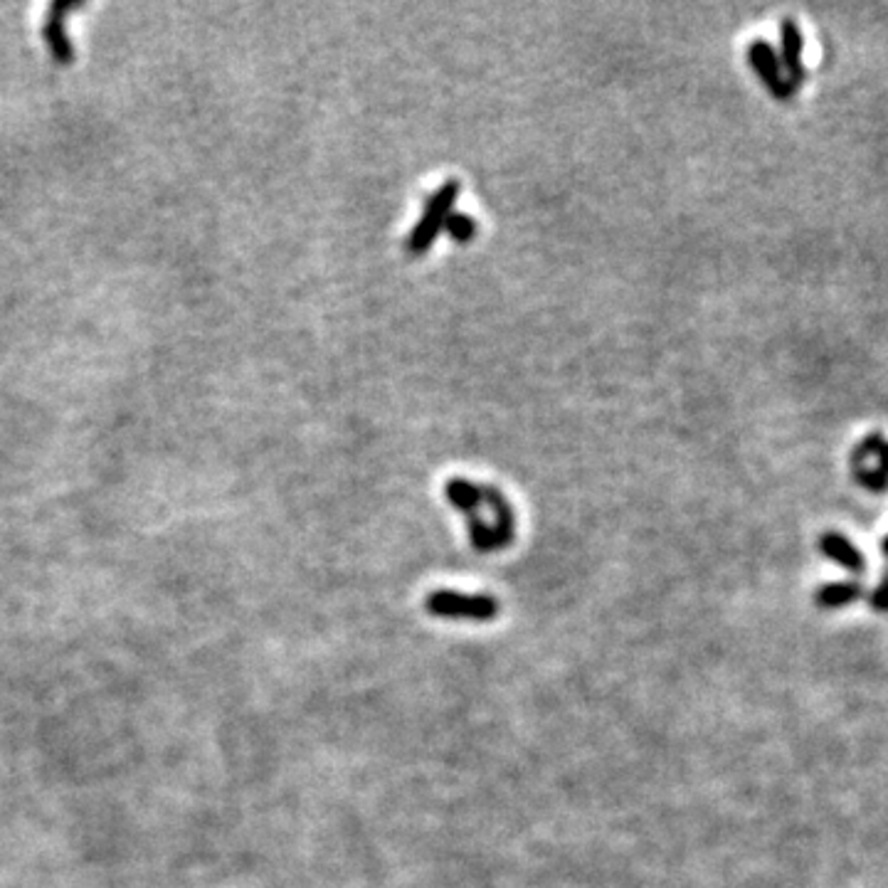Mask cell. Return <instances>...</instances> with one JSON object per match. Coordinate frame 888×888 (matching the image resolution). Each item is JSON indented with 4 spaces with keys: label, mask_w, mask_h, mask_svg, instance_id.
I'll return each mask as SVG.
<instances>
[{
    "label": "cell",
    "mask_w": 888,
    "mask_h": 888,
    "mask_svg": "<svg viewBox=\"0 0 888 888\" xmlns=\"http://www.w3.org/2000/svg\"><path fill=\"white\" fill-rule=\"evenodd\" d=\"M486 508L492 512V522L484 518H467L469 544L479 554H499L508 548L516 538V512L512 502L506 499L502 489L484 484Z\"/></svg>",
    "instance_id": "obj_1"
},
{
    "label": "cell",
    "mask_w": 888,
    "mask_h": 888,
    "mask_svg": "<svg viewBox=\"0 0 888 888\" xmlns=\"http://www.w3.org/2000/svg\"><path fill=\"white\" fill-rule=\"evenodd\" d=\"M425 610L440 620L457 622H492L499 615L502 605L494 595L486 592H460V590H432L425 598Z\"/></svg>",
    "instance_id": "obj_2"
},
{
    "label": "cell",
    "mask_w": 888,
    "mask_h": 888,
    "mask_svg": "<svg viewBox=\"0 0 888 888\" xmlns=\"http://www.w3.org/2000/svg\"><path fill=\"white\" fill-rule=\"evenodd\" d=\"M462 193L460 180H447L442 183V186L430 195L427 203H425V210H422V218L417 220V225L410 230L407 237V252L410 255H425L432 245L437 242L440 233H444V225H447L450 215L454 213V205H457V198Z\"/></svg>",
    "instance_id": "obj_3"
},
{
    "label": "cell",
    "mask_w": 888,
    "mask_h": 888,
    "mask_svg": "<svg viewBox=\"0 0 888 888\" xmlns=\"http://www.w3.org/2000/svg\"><path fill=\"white\" fill-rule=\"evenodd\" d=\"M748 62L751 68L755 70L757 78L765 84V90L771 92L777 102H789L795 96V86L787 82V78L783 74V68H779V58L777 52L773 50V45L767 40H753L748 45Z\"/></svg>",
    "instance_id": "obj_4"
},
{
    "label": "cell",
    "mask_w": 888,
    "mask_h": 888,
    "mask_svg": "<svg viewBox=\"0 0 888 888\" xmlns=\"http://www.w3.org/2000/svg\"><path fill=\"white\" fill-rule=\"evenodd\" d=\"M779 40H783V45H779V55H777L779 68L785 70L787 82L797 90V86L807 80V70L803 68L805 40L793 18L783 20V25H779Z\"/></svg>",
    "instance_id": "obj_5"
},
{
    "label": "cell",
    "mask_w": 888,
    "mask_h": 888,
    "mask_svg": "<svg viewBox=\"0 0 888 888\" xmlns=\"http://www.w3.org/2000/svg\"><path fill=\"white\" fill-rule=\"evenodd\" d=\"M78 3H55L48 16V23L42 28V35L48 40V48L52 52V58L60 64H70L74 58V50L68 40V32H64V16L78 10Z\"/></svg>",
    "instance_id": "obj_6"
},
{
    "label": "cell",
    "mask_w": 888,
    "mask_h": 888,
    "mask_svg": "<svg viewBox=\"0 0 888 888\" xmlns=\"http://www.w3.org/2000/svg\"><path fill=\"white\" fill-rule=\"evenodd\" d=\"M444 499L452 508L467 518L479 514L484 508V484H474L469 479H450L444 484Z\"/></svg>",
    "instance_id": "obj_7"
},
{
    "label": "cell",
    "mask_w": 888,
    "mask_h": 888,
    "mask_svg": "<svg viewBox=\"0 0 888 888\" xmlns=\"http://www.w3.org/2000/svg\"><path fill=\"white\" fill-rule=\"evenodd\" d=\"M819 548L829 560L839 562V566L847 568L849 572H861L866 568L861 550L854 546L849 538H844L841 534H825L819 540Z\"/></svg>",
    "instance_id": "obj_8"
},
{
    "label": "cell",
    "mask_w": 888,
    "mask_h": 888,
    "mask_svg": "<svg viewBox=\"0 0 888 888\" xmlns=\"http://www.w3.org/2000/svg\"><path fill=\"white\" fill-rule=\"evenodd\" d=\"M861 592V585L857 582H829L819 588L817 605L819 608H844V605L857 602Z\"/></svg>",
    "instance_id": "obj_9"
},
{
    "label": "cell",
    "mask_w": 888,
    "mask_h": 888,
    "mask_svg": "<svg viewBox=\"0 0 888 888\" xmlns=\"http://www.w3.org/2000/svg\"><path fill=\"white\" fill-rule=\"evenodd\" d=\"M476 230H479V225H476V220L472 218V215H467V213H457L454 210L452 215H450V220H447V225H444V233H447L454 242L457 245H467V242H472L474 240V235H476Z\"/></svg>",
    "instance_id": "obj_10"
},
{
    "label": "cell",
    "mask_w": 888,
    "mask_h": 888,
    "mask_svg": "<svg viewBox=\"0 0 888 888\" xmlns=\"http://www.w3.org/2000/svg\"><path fill=\"white\" fill-rule=\"evenodd\" d=\"M884 444H886V440H884L881 432H871V435H866V440L851 454L854 464H857V467H861V462L866 457H871V454H879V450L884 447Z\"/></svg>",
    "instance_id": "obj_11"
},
{
    "label": "cell",
    "mask_w": 888,
    "mask_h": 888,
    "mask_svg": "<svg viewBox=\"0 0 888 888\" xmlns=\"http://www.w3.org/2000/svg\"><path fill=\"white\" fill-rule=\"evenodd\" d=\"M857 482L864 486V489L884 492L886 486H888V474H884L881 469H864V467H857Z\"/></svg>",
    "instance_id": "obj_12"
},
{
    "label": "cell",
    "mask_w": 888,
    "mask_h": 888,
    "mask_svg": "<svg viewBox=\"0 0 888 888\" xmlns=\"http://www.w3.org/2000/svg\"><path fill=\"white\" fill-rule=\"evenodd\" d=\"M871 605H874L876 610L888 612V572H886V576H884V580H881L879 588H876V592L871 595Z\"/></svg>",
    "instance_id": "obj_13"
},
{
    "label": "cell",
    "mask_w": 888,
    "mask_h": 888,
    "mask_svg": "<svg viewBox=\"0 0 888 888\" xmlns=\"http://www.w3.org/2000/svg\"><path fill=\"white\" fill-rule=\"evenodd\" d=\"M876 457H879V469L884 474H888V442L879 450V454H876Z\"/></svg>",
    "instance_id": "obj_14"
},
{
    "label": "cell",
    "mask_w": 888,
    "mask_h": 888,
    "mask_svg": "<svg viewBox=\"0 0 888 888\" xmlns=\"http://www.w3.org/2000/svg\"><path fill=\"white\" fill-rule=\"evenodd\" d=\"M881 550H884V556L888 558V536L884 538V544H881Z\"/></svg>",
    "instance_id": "obj_15"
}]
</instances>
